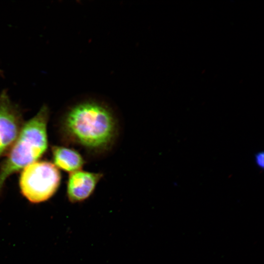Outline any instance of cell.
<instances>
[{
	"label": "cell",
	"instance_id": "cell-4",
	"mask_svg": "<svg viewBox=\"0 0 264 264\" xmlns=\"http://www.w3.org/2000/svg\"><path fill=\"white\" fill-rule=\"evenodd\" d=\"M20 110L5 90L0 93V158L8 153L22 127Z\"/></svg>",
	"mask_w": 264,
	"mask_h": 264
},
{
	"label": "cell",
	"instance_id": "cell-3",
	"mask_svg": "<svg viewBox=\"0 0 264 264\" xmlns=\"http://www.w3.org/2000/svg\"><path fill=\"white\" fill-rule=\"evenodd\" d=\"M61 181V173L53 163L37 161L22 170L19 187L27 200L37 203L52 197L58 190Z\"/></svg>",
	"mask_w": 264,
	"mask_h": 264
},
{
	"label": "cell",
	"instance_id": "cell-8",
	"mask_svg": "<svg viewBox=\"0 0 264 264\" xmlns=\"http://www.w3.org/2000/svg\"><path fill=\"white\" fill-rule=\"evenodd\" d=\"M1 70H0V72Z\"/></svg>",
	"mask_w": 264,
	"mask_h": 264
},
{
	"label": "cell",
	"instance_id": "cell-1",
	"mask_svg": "<svg viewBox=\"0 0 264 264\" xmlns=\"http://www.w3.org/2000/svg\"><path fill=\"white\" fill-rule=\"evenodd\" d=\"M61 132L65 141L94 155L107 153L119 133L118 121L107 105L92 100L79 102L63 116Z\"/></svg>",
	"mask_w": 264,
	"mask_h": 264
},
{
	"label": "cell",
	"instance_id": "cell-5",
	"mask_svg": "<svg viewBox=\"0 0 264 264\" xmlns=\"http://www.w3.org/2000/svg\"><path fill=\"white\" fill-rule=\"evenodd\" d=\"M103 176L101 173L82 169L69 174L66 182V196L72 203L82 202L89 198Z\"/></svg>",
	"mask_w": 264,
	"mask_h": 264
},
{
	"label": "cell",
	"instance_id": "cell-2",
	"mask_svg": "<svg viewBox=\"0 0 264 264\" xmlns=\"http://www.w3.org/2000/svg\"><path fill=\"white\" fill-rule=\"evenodd\" d=\"M48 117L49 110L44 105L33 117L23 124L0 167V191L11 175L36 161L46 152Z\"/></svg>",
	"mask_w": 264,
	"mask_h": 264
},
{
	"label": "cell",
	"instance_id": "cell-6",
	"mask_svg": "<svg viewBox=\"0 0 264 264\" xmlns=\"http://www.w3.org/2000/svg\"><path fill=\"white\" fill-rule=\"evenodd\" d=\"M51 154L54 165L69 173L82 169L86 163L81 154L73 148L53 146L51 147Z\"/></svg>",
	"mask_w": 264,
	"mask_h": 264
},
{
	"label": "cell",
	"instance_id": "cell-7",
	"mask_svg": "<svg viewBox=\"0 0 264 264\" xmlns=\"http://www.w3.org/2000/svg\"><path fill=\"white\" fill-rule=\"evenodd\" d=\"M254 161L256 165L260 168L264 167V154L262 152H259L256 154L254 156Z\"/></svg>",
	"mask_w": 264,
	"mask_h": 264
}]
</instances>
